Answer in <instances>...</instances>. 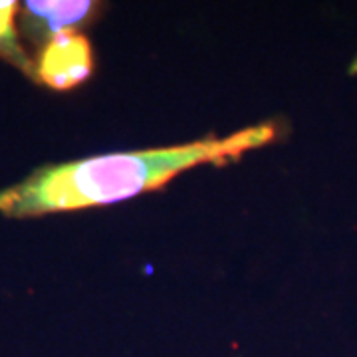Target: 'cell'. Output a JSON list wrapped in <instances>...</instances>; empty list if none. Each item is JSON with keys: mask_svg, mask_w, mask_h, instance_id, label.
Here are the masks:
<instances>
[{"mask_svg": "<svg viewBox=\"0 0 357 357\" xmlns=\"http://www.w3.org/2000/svg\"><path fill=\"white\" fill-rule=\"evenodd\" d=\"M93 72V52L84 34H62L44 44L34 76L46 88L66 91L82 86Z\"/></svg>", "mask_w": 357, "mask_h": 357, "instance_id": "7a4b0ae2", "label": "cell"}, {"mask_svg": "<svg viewBox=\"0 0 357 357\" xmlns=\"http://www.w3.org/2000/svg\"><path fill=\"white\" fill-rule=\"evenodd\" d=\"M276 135L274 123H260L229 137H206L173 147L98 155L42 167L22 183L0 191V213L24 218L117 203L163 187L192 167L227 165L274 141Z\"/></svg>", "mask_w": 357, "mask_h": 357, "instance_id": "6da1fadb", "label": "cell"}, {"mask_svg": "<svg viewBox=\"0 0 357 357\" xmlns=\"http://www.w3.org/2000/svg\"><path fill=\"white\" fill-rule=\"evenodd\" d=\"M16 13H18V4L14 0H0V56L26 74H34V66L28 60L26 52L18 42L16 24H14Z\"/></svg>", "mask_w": 357, "mask_h": 357, "instance_id": "277c9868", "label": "cell"}, {"mask_svg": "<svg viewBox=\"0 0 357 357\" xmlns=\"http://www.w3.org/2000/svg\"><path fill=\"white\" fill-rule=\"evenodd\" d=\"M98 4L89 0H28L22 4V30L32 42L77 32L93 20Z\"/></svg>", "mask_w": 357, "mask_h": 357, "instance_id": "3957f363", "label": "cell"}]
</instances>
